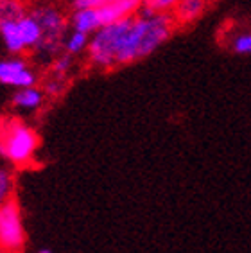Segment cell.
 I'll return each mask as SVG.
<instances>
[{
	"label": "cell",
	"instance_id": "obj_13",
	"mask_svg": "<svg viewBox=\"0 0 251 253\" xmlns=\"http://www.w3.org/2000/svg\"><path fill=\"white\" fill-rule=\"evenodd\" d=\"M0 5H2V18L20 20L27 15L25 5L20 0H0Z\"/></svg>",
	"mask_w": 251,
	"mask_h": 253
},
{
	"label": "cell",
	"instance_id": "obj_7",
	"mask_svg": "<svg viewBox=\"0 0 251 253\" xmlns=\"http://www.w3.org/2000/svg\"><path fill=\"white\" fill-rule=\"evenodd\" d=\"M0 40L9 54H22L25 50L24 40L20 34L18 20L2 18L0 22Z\"/></svg>",
	"mask_w": 251,
	"mask_h": 253
},
{
	"label": "cell",
	"instance_id": "obj_3",
	"mask_svg": "<svg viewBox=\"0 0 251 253\" xmlns=\"http://www.w3.org/2000/svg\"><path fill=\"white\" fill-rule=\"evenodd\" d=\"M38 149V135L20 121H7L0 127V156L15 166H27Z\"/></svg>",
	"mask_w": 251,
	"mask_h": 253
},
{
	"label": "cell",
	"instance_id": "obj_11",
	"mask_svg": "<svg viewBox=\"0 0 251 253\" xmlns=\"http://www.w3.org/2000/svg\"><path fill=\"white\" fill-rule=\"evenodd\" d=\"M205 7H207V0H179L178 5L174 7L172 15L176 22L188 24L203 15Z\"/></svg>",
	"mask_w": 251,
	"mask_h": 253
},
{
	"label": "cell",
	"instance_id": "obj_19",
	"mask_svg": "<svg viewBox=\"0 0 251 253\" xmlns=\"http://www.w3.org/2000/svg\"><path fill=\"white\" fill-rule=\"evenodd\" d=\"M106 4V0H74L72 7L74 11L79 9H99L102 5Z\"/></svg>",
	"mask_w": 251,
	"mask_h": 253
},
{
	"label": "cell",
	"instance_id": "obj_21",
	"mask_svg": "<svg viewBox=\"0 0 251 253\" xmlns=\"http://www.w3.org/2000/svg\"><path fill=\"white\" fill-rule=\"evenodd\" d=\"M0 22H2V5H0Z\"/></svg>",
	"mask_w": 251,
	"mask_h": 253
},
{
	"label": "cell",
	"instance_id": "obj_17",
	"mask_svg": "<svg viewBox=\"0 0 251 253\" xmlns=\"http://www.w3.org/2000/svg\"><path fill=\"white\" fill-rule=\"evenodd\" d=\"M232 49L237 54H251V33H242L235 36Z\"/></svg>",
	"mask_w": 251,
	"mask_h": 253
},
{
	"label": "cell",
	"instance_id": "obj_1",
	"mask_svg": "<svg viewBox=\"0 0 251 253\" xmlns=\"http://www.w3.org/2000/svg\"><path fill=\"white\" fill-rule=\"evenodd\" d=\"M174 24L176 18L170 13H155L151 16L136 13L115 24L104 25L90 38V63L108 70L117 65H127L147 58L169 40Z\"/></svg>",
	"mask_w": 251,
	"mask_h": 253
},
{
	"label": "cell",
	"instance_id": "obj_4",
	"mask_svg": "<svg viewBox=\"0 0 251 253\" xmlns=\"http://www.w3.org/2000/svg\"><path fill=\"white\" fill-rule=\"evenodd\" d=\"M25 243V230L20 207L15 198L0 207V248L7 253H16Z\"/></svg>",
	"mask_w": 251,
	"mask_h": 253
},
{
	"label": "cell",
	"instance_id": "obj_2",
	"mask_svg": "<svg viewBox=\"0 0 251 253\" xmlns=\"http://www.w3.org/2000/svg\"><path fill=\"white\" fill-rule=\"evenodd\" d=\"M31 15L38 20L43 33L40 45L34 49V54L38 56L42 63H52L59 56V50L63 49V43L67 38V20L56 5L50 4L34 7Z\"/></svg>",
	"mask_w": 251,
	"mask_h": 253
},
{
	"label": "cell",
	"instance_id": "obj_20",
	"mask_svg": "<svg viewBox=\"0 0 251 253\" xmlns=\"http://www.w3.org/2000/svg\"><path fill=\"white\" fill-rule=\"evenodd\" d=\"M38 253H52V252H50V250H47V248H42Z\"/></svg>",
	"mask_w": 251,
	"mask_h": 253
},
{
	"label": "cell",
	"instance_id": "obj_14",
	"mask_svg": "<svg viewBox=\"0 0 251 253\" xmlns=\"http://www.w3.org/2000/svg\"><path fill=\"white\" fill-rule=\"evenodd\" d=\"M72 67H74V56L68 52H63L52 61L50 70H52V76H56V78H65L72 70Z\"/></svg>",
	"mask_w": 251,
	"mask_h": 253
},
{
	"label": "cell",
	"instance_id": "obj_9",
	"mask_svg": "<svg viewBox=\"0 0 251 253\" xmlns=\"http://www.w3.org/2000/svg\"><path fill=\"white\" fill-rule=\"evenodd\" d=\"M45 101V92L40 90L38 86H29V88H20L13 95V104L20 110L25 112H34L38 110Z\"/></svg>",
	"mask_w": 251,
	"mask_h": 253
},
{
	"label": "cell",
	"instance_id": "obj_18",
	"mask_svg": "<svg viewBox=\"0 0 251 253\" xmlns=\"http://www.w3.org/2000/svg\"><path fill=\"white\" fill-rule=\"evenodd\" d=\"M178 2L179 0H144V5L151 7L156 13H169V11H174Z\"/></svg>",
	"mask_w": 251,
	"mask_h": 253
},
{
	"label": "cell",
	"instance_id": "obj_12",
	"mask_svg": "<svg viewBox=\"0 0 251 253\" xmlns=\"http://www.w3.org/2000/svg\"><path fill=\"white\" fill-rule=\"evenodd\" d=\"M88 45H90V34H84L81 31H74L67 34L65 38V43H63V50L72 56H78L83 50H88Z\"/></svg>",
	"mask_w": 251,
	"mask_h": 253
},
{
	"label": "cell",
	"instance_id": "obj_6",
	"mask_svg": "<svg viewBox=\"0 0 251 253\" xmlns=\"http://www.w3.org/2000/svg\"><path fill=\"white\" fill-rule=\"evenodd\" d=\"M142 5H144V0H106V4L99 7L102 27L115 24L131 15H136Z\"/></svg>",
	"mask_w": 251,
	"mask_h": 253
},
{
	"label": "cell",
	"instance_id": "obj_8",
	"mask_svg": "<svg viewBox=\"0 0 251 253\" xmlns=\"http://www.w3.org/2000/svg\"><path fill=\"white\" fill-rule=\"evenodd\" d=\"M70 25L74 31H81L84 34H95L102 27L99 9H79L74 11Z\"/></svg>",
	"mask_w": 251,
	"mask_h": 253
},
{
	"label": "cell",
	"instance_id": "obj_15",
	"mask_svg": "<svg viewBox=\"0 0 251 253\" xmlns=\"http://www.w3.org/2000/svg\"><path fill=\"white\" fill-rule=\"evenodd\" d=\"M13 189H15V180H13L11 170L0 167V207H2L5 201L11 200Z\"/></svg>",
	"mask_w": 251,
	"mask_h": 253
},
{
	"label": "cell",
	"instance_id": "obj_5",
	"mask_svg": "<svg viewBox=\"0 0 251 253\" xmlns=\"http://www.w3.org/2000/svg\"><path fill=\"white\" fill-rule=\"evenodd\" d=\"M36 83H38V76L24 59H0V84L20 90V88L36 86Z\"/></svg>",
	"mask_w": 251,
	"mask_h": 253
},
{
	"label": "cell",
	"instance_id": "obj_10",
	"mask_svg": "<svg viewBox=\"0 0 251 253\" xmlns=\"http://www.w3.org/2000/svg\"><path fill=\"white\" fill-rule=\"evenodd\" d=\"M18 27H20V34H22V40H24L25 49H36L42 42V27H40L38 20L34 18L31 13L24 16V18L18 20Z\"/></svg>",
	"mask_w": 251,
	"mask_h": 253
},
{
	"label": "cell",
	"instance_id": "obj_16",
	"mask_svg": "<svg viewBox=\"0 0 251 253\" xmlns=\"http://www.w3.org/2000/svg\"><path fill=\"white\" fill-rule=\"evenodd\" d=\"M63 88H65V81H63V78H56V76H52L50 79H47L43 84V92L45 95H48V97H59L63 92Z\"/></svg>",
	"mask_w": 251,
	"mask_h": 253
}]
</instances>
